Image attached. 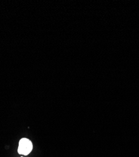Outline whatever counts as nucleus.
<instances>
[{
    "label": "nucleus",
    "mask_w": 139,
    "mask_h": 157,
    "mask_svg": "<svg viewBox=\"0 0 139 157\" xmlns=\"http://www.w3.org/2000/svg\"><path fill=\"white\" fill-rule=\"evenodd\" d=\"M21 157H23V156H21Z\"/></svg>",
    "instance_id": "nucleus-2"
},
{
    "label": "nucleus",
    "mask_w": 139,
    "mask_h": 157,
    "mask_svg": "<svg viewBox=\"0 0 139 157\" xmlns=\"http://www.w3.org/2000/svg\"><path fill=\"white\" fill-rule=\"evenodd\" d=\"M33 150V144L31 141L27 138H22L19 142L18 152L20 155H28Z\"/></svg>",
    "instance_id": "nucleus-1"
}]
</instances>
